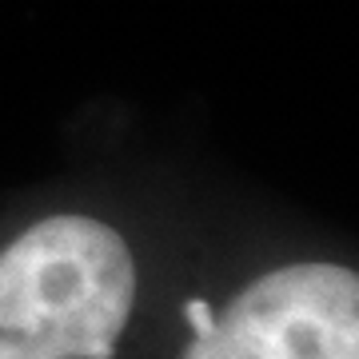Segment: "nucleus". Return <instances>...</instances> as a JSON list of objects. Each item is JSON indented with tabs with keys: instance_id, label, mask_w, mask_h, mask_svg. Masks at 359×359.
Masks as SVG:
<instances>
[{
	"instance_id": "f257e3e1",
	"label": "nucleus",
	"mask_w": 359,
	"mask_h": 359,
	"mask_svg": "<svg viewBox=\"0 0 359 359\" xmlns=\"http://www.w3.org/2000/svg\"><path fill=\"white\" fill-rule=\"evenodd\" d=\"M136 304L124 236L48 216L0 252V359H112Z\"/></svg>"
},
{
	"instance_id": "f03ea898",
	"label": "nucleus",
	"mask_w": 359,
	"mask_h": 359,
	"mask_svg": "<svg viewBox=\"0 0 359 359\" xmlns=\"http://www.w3.org/2000/svg\"><path fill=\"white\" fill-rule=\"evenodd\" d=\"M180 359H359V280L335 264L259 276Z\"/></svg>"
},
{
	"instance_id": "7ed1b4c3",
	"label": "nucleus",
	"mask_w": 359,
	"mask_h": 359,
	"mask_svg": "<svg viewBox=\"0 0 359 359\" xmlns=\"http://www.w3.org/2000/svg\"><path fill=\"white\" fill-rule=\"evenodd\" d=\"M212 320H216V316L208 311V304H204V299H192V304H188V323L196 327V335H200V332H208V327H212Z\"/></svg>"
}]
</instances>
